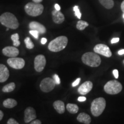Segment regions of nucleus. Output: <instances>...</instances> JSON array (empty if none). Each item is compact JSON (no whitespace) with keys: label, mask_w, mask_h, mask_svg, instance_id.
<instances>
[{"label":"nucleus","mask_w":124,"mask_h":124,"mask_svg":"<svg viewBox=\"0 0 124 124\" xmlns=\"http://www.w3.org/2000/svg\"><path fill=\"white\" fill-rule=\"evenodd\" d=\"M0 23L2 25L12 29H16L19 27L16 17L10 12H5L1 15Z\"/></svg>","instance_id":"1"},{"label":"nucleus","mask_w":124,"mask_h":124,"mask_svg":"<svg viewBox=\"0 0 124 124\" xmlns=\"http://www.w3.org/2000/svg\"><path fill=\"white\" fill-rule=\"evenodd\" d=\"M68 43V39L64 36H59L49 43L48 49L54 52H59L66 47Z\"/></svg>","instance_id":"2"},{"label":"nucleus","mask_w":124,"mask_h":124,"mask_svg":"<svg viewBox=\"0 0 124 124\" xmlns=\"http://www.w3.org/2000/svg\"><path fill=\"white\" fill-rule=\"evenodd\" d=\"M82 62L91 67H97L101 63L100 56L95 52H86L82 56Z\"/></svg>","instance_id":"3"},{"label":"nucleus","mask_w":124,"mask_h":124,"mask_svg":"<svg viewBox=\"0 0 124 124\" xmlns=\"http://www.w3.org/2000/svg\"><path fill=\"white\" fill-rule=\"evenodd\" d=\"M106 101L103 98H97L93 100L91 105V111L94 117L101 115L106 108Z\"/></svg>","instance_id":"4"},{"label":"nucleus","mask_w":124,"mask_h":124,"mask_svg":"<svg viewBox=\"0 0 124 124\" xmlns=\"http://www.w3.org/2000/svg\"><path fill=\"white\" fill-rule=\"evenodd\" d=\"M25 11L31 16L36 17L42 14L44 7L40 3L29 2L25 6Z\"/></svg>","instance_id":"5"},{"label":"nucleus","mask_w":124,"mask_h":124,"mask_svg":"<svg viewBox=\"0 0 124 124\" xmlns=\"http://www.w3.org/2000/svg\"><path fill=\"white\" fill-rule=\"evenodd\" d=\"M122 90L121 83L117 80H110L104 86V90L107 94L110 95L117 94Z\"/></svg>","instance_id":"6"},{"label":"nucleus","mask_w":124,"mask_h":124,"mask_svg":"<svg viewBox=\"0 0 124 124\" xmlns=\"http://www.w3.org/2000/svg\"><path fill=\"white\" fill-rule=\"evenodd\" d=\"M56 85V84L53 79L46 78L40 83V88L43 92L49 93L54 90Z\"/></svg>","instance_id":"7"},{"label":"nucleus","mask_w":124,"mask_h":124,"mask_svg":"<svg viewBox=\"0 0 124 124\" xmlns=\"http://www.w3.org/2000/svg\"><path fill=\"white\" fill-rule=\"evenodd\" d=\"M8 64L10 67L16 70H20L24 68L25 66V60L20 58H10L7 60Z\"/></svg>","instance_id":"8"},{"label":"nucleus","mask_w":124,"mask_h":124,"mask_svg":"<svg viewBox=\"0 0 124 124\" xmlns=\"http://www.w3.org/2000/svg\"><path fill=\"white\" fill-rule=\"evenodd\" d=\"M94 51L95 53L100 54L107 58H110L112 55L110 49L106 45L103 44H98L94 46Z\"/></svg>","instance_id":"9"},{"label":"nucleus","mask_w":124,"mask_h":124,"mask_svg":"<svg viewBox=\"0 0 124 124\" xmlns=\"http://www.w3.org/2000/svg\"><path fill=\"white\" fill-rule=\"evenodd\" d=\"M46 64V59L44 55H39L36 56L34 61L35 69L37 72H41L44 69Z\"/></svg>","instance_id":"10"},{"label":"nucleus","mask_w":124,"mask_h":124,"mask_svg":"<svg viewBox=\"0 0 124 124\" xmlns=\"http://www.w3.org/2000/svg\"><path fill=\"white\" fill-rule=\"evenodd\" d=\"M2 54L6 56L9 58L17 57L19 54V50L17 48L16 46H8L2 49Z\"/></svg>","instance_id":"11"},{"label":"nucleus","mask_w":124,"mask_h":124,"mask_svg":"<svg viewBox=\"0 0 124 124\" xmlns=\"http://www.w3.org/2000/svg\"><path fill=\"white\" fill-rule=\"evenodd\" d=\"M36 118L35 110L32 107H28L24 111V121L25 123H29Z\"/></svg>","instance_id":"12"},{"label":"nucleus","mask_w":124,"mask_h":124,"mask_svg":"<svg viewBox=\"0 0 124 124\" xmlns=\"http://www.w3.org/2000/svg\"><path fill=\"white\" fill-rule=\"evenodd\" d=\"M93 84L91 81H86L84 82L78 89V92L82 95H86L88 94L93 89Z\"/></svg>","instance_id":"13"},{"label":"nucleus","mask_w":124,"mask_h":124,"mask_svg":"<svg viewBox=\"0 0 124 124\" xmlns=\"http://www.w3.org/2000/svg\"><path fill=\"white\" fill-rule=\"evenodd\" d=\"M29 27L31 30L37 31L39 34H44L46 31V27L43 24L36 21L31 22L29 24Z\"/></svg>","instance_id":"14"},{"label":"nucleus","mask_w":124,"mask_h":124,"mask_svg":"<svg viewBox=\"0 0 124 124\" xmlns=\"http://www.w3.org/2000/svg\"><path fill=\"white\" fill-rule=\"evenodd\" d=\"M9 77V71L5 65L0 64V83L7 81Z\"/></svg>","instance_id":"15"},{"label":"nucleus","mask_w":124,"mask_h":124,"mask_svg":"<svg viewBox=\"0 0 124 124\" xmlns=\"http://www.w3.org/2000/svg\"><path fill=\"white\" fill-rule=\"evenodd\" d=\"M52 16L53 21L56 24H62L64 21V16L60 10H53L52 12Z\"/></svg>","instance_id":"16"},{"label":"nucleus","mask_w":124,"mask_h":124,"mask_svg":"<svg viewBox=\"0 0 124 124\" xmlns=\"http://www.w3.org/2000/svg\"><path fill=\"white\" fill-rule=\"evenodd\" d=\"M54 108L59 114H63L65 111V105L62 101H56L53 103Z\"/></svg>","instance_id":"17"},{"label":"nucleus","mask_w":124,"mask_h":124,"mask_svg":"<svg viewBox=\"0 0 124 124\" xmlns=\"http://www.w3.org/2000/svg\"><path fill=\"white\" fill-rule=\"evenodd\" d=\"M77 120L79 122L85 124H89L91 123V117L89 114L85 113H81L78 116Z\"/></svg>","instance_id":"18"},{"label":"nucleus","mask_w":124,"mask_h":124,"mask_svg":"<svg viewBox=\"0 0 124 124\" xmlns=\"http://www.w3.org/2000/svg\"><path fill=\"white\" fill-rule=\"evenodd\" d=\"M17 105V102L16 101L12 98H8L3 102V106L6 108H13Z\"/></svg>","instance_id":"19"},{"label":"nucleus","mask_w":124,"mask_h":124,"mask_svg":"<svg viewBox=\"0 0 124 124\" xmlns=\"http://www.w3.org/2000/svg\"><path fill=\"white\" fill-rule=\"evenodd\" d=\"M66 108L67 111L71 114H75L79 111V107L78 105L73 103H68L67 105Z\"/></svg>","instance_id":"20"},{"label":"nucleus","mask_w":124,"mask_h":124,"mask_svg":"<svg viewBox=\"0 0 124 124\" xmlns=\"http://www.w3.org/2000/svg\"><path fill=\"white\" fill-rule=\"evenodd\" d=\"M101 4L105 8L110 9L114 7V1L113 0H99Z\"/></svg>","instance_id":"21"},{"label":"nucleus","mask_w":124,"mask_h":124,"mask_svg":"<svg viewBox=\"0 0 124 124\" xmlns=\"http://www.w3.org/2000/svg\"><path fill=\"white\" fill-rule=\"evenodd\" d=\"M16 88V85L14 82H11L6 85L2 88V91L4 93H10L13 91Z\"/></svg>","instance_id":"22"},{"label":"nucleus","mask_w":124,"mask_h":124,"mask_svg":"<svg viewBox=\"0 0 124 124\" xmlns=\"http://www.w3.org/2000/svg\"><path fill=\"white\" fill-rule=\"evenodd\" d=\"M88 26H89L88 23H87L86 21L80 20V21H78L77 24V28L78 29V30L83 31L84 30L86 27H87Z\"/></svg>","instance_id":"23"},{"label":"nucleus","mask_w":124,"mask_h":124,"mask_svg":"<svg viewBox=\"0 0 124 124\" xmlns=\"http://www.w3.org/2000/svg\"><path fill=\"white\" fill-rule=\"evenodd\" d=\"M11 39L13 41V46L17 47L20 45L19 41V35L18 33L13 34L11 36Z\"/></svg>","instance_id":"24"},{"label":"nucleus","mask_w":124,"mask_h":124,"mask_svg":"<svg viewBox=\"0 0 124 124\" xmlns=\"http://www.w3.org/2000/svg\"><path fill=\"white\" fill-rule=\"evenodd\" d=\"M24 42H25V44L26 45V46H27V48L28 49H32L33 48L34 46V44L33 43V42L32 41V40H31V39L29 38V37H27V38H26L24 40Z\"/></svg>","instance_id":"25"},{"label":"nucleus","mask_w":124,"mask_h":124,"mask_svg":"<svg viewBox=\"0 0 124 124\" xmlns=\"http://www.w3.org/2000/svg\"><path fill=\"white\" fill-rule=\"evenodd\" d=\"M74 11L75 12V16L77 17L78 18H79V19H80V18H81V13H80V10L79 9V8L78 6H75V7H74Z\"/></svg>","instance_id":"26"},{"label":"nucleus","mask_w":124,"mask_h":124,"mask_svg":"<svg viewBox=\"0 0 124 124\" xmlns=\"http://www.w3.org/2000/svg\"><path fill=\"white\" fill-rule=\"evenodd\" d=\"M29 33H30L31 35H32L36 39H38L39 38V33L37 31H35V30H31L29 31Z\"/></svg>","instance_id":"27"},{"label":"nucleus","mask_w":124,"mask_h":124,"mask_svg":"<svg viewBox=\"0 0 124 124\" xmlns=\"http://www.w3.org/2000/svg\"><path fill=\"white\" fill-rule=\"evenodd\" d=\"M53 79L55 80L56 84V85H59L60 83V79L59 77V76L56 74H55V75H53Z\"/></svg>","instance_id":"28"},{"label":"nucleus","mask_w":124,"mask_h":124,"mask_svg":"<svg viewBox=\"0 0 124 124\" xmlns=\"http://www.w3.org/2000/svg\"><path fill=\"white\" fill-rule=\"evenodd\" d=\"M8 124H18V122H17V121H16L15 119L13 118H10L9 119V120L7 122Z\"/></svg>","instance_id":"29"},{"label":"nucleus","mask_w":124,"mask_h":124,"mask_svg":"<svg viewBox=\"0 0 124 124\" xmlns=\"http://www.w3.org/2000/svg\"><path fill=\"white\" fill-rule=\"evenodd\" d=\"M80 81V78L77 79H76L75 81L72 83V87H75V86H78V85H79V83Z\"/></svg>","instance_id":"30"},{"label":"nucleus","mask_w":124,"mask_h":124,"mask_svg":"<svg viewBox=\"0 0 124 124\" xmlns=\"http://www.w3.org/2000/svg\"><path fill=\"white\" fill-rule=\"evenodd\" d=\"M113 75L114 76V77H115L116 79L118 78V71L117 70H114L113 71Z\"/></svg>","instance_id":"31"},{"label":"nucleus","mask_w":124,"mask_h":124,"mask_svg":"<svg viewBox=\"0 0 124 124\" xmlns=\"http://www.w3.org/2000/svg\"><path fill=\"white\" fill-rule=\"evenodd\" d=\"M120 41V39L119 38H114L111 40V44H114Z\"/></svg>","instance_id":"32"},{"label":"nucleus","mask_w":124,"mask_h":124,"mask_svg":"<svg viewBox=\"0 0 124 124\" xmlns=\"http://www.w3.org/2000/svg\"><path fill=\"white\" fill-rule=\"evenodd\" d=\"M86 100V98L85 97H79L78 98V101L79 102H84Z\"/></svg>","instance_id":"33"},{"label":"nucleus","mask_w":124,"mask_h":124,"mask_svg":"<svg viewBox=\"0 0 124 124\" xmlns=\"http://www.w3.org/2000/svg\"><path fill=\"white\" fill-rule=\"evenodd\" d=\"M31 124H41V122L39 120H35L33 121L32 122H31Z\"/></svg>","instance_id":"34"},{"label":"nucleus","mask_w":124,"mask_h":124,"mask_svg":"<svg viewBox=\"0 0 124 124\" xmlns=\"http://www.w3.org/2000/svg\"><path fill=\"white\" fill-rule=\"evenodd\" d=\"M47 41V40L46 38H42L41 40V43L42 44H45Z\"/></svg>","instance_id":"35"},{"label":"nucleus","mask_w":124,"mask_h":124,"mask_svg":"<svg viewBox=\"0 0 124 124\" xmlns=\"http://www.w3.org/2000/svg\"><path fill=\"white\" fill-rule=\"evenodd\" d=\"M55 8L56 10H60V7L59 5H58V4H56L55 5Z\"/></svg>","instance_id":"36"},{"label":"nucleus","mask_w":124,"mask_h":124,"mask_svg":"<svg viewBox=\"0 0 124 124\" xmlns=\"http://www.w3.org/2000/svg\"><path fill=\"white\" fill-rule=\"evenodd\" d=\"M3 117H4V113H3L2 111L0 110V121L2 120Z\"/></svg>","instance_id":"37"},{"label":"nucleus","mask_w":124,"mask_h":124,"mask_svg":"<svg viewBox=\"0 0 124 124\" xmlns=\"http://www.w3.org/2000/svg\"><path fill=\"white\" fill-rule=\"evenodd\" d=\"M121 8L122 11L124 13V1H123V2H122L121 5Z\"/></svg>","instance_id":"38"},{"label":"nucleus","mask_w":124,"mask_h":124,"mask_svg":"<svg viewBox=\"0 0 124 124\" xmlns=\"http://www.w3.org/2000/svg\"><path fill=\"white\" fill-rule=\"evenodd\" d=\"M118 54L119 55H123V54H124V49H121L120 51H118Z\"/></svg>","instance_id":"39"},{"label":"nucleus","mask_w":124,"mask_h":124,"mask_svg":"<svg viewBox=\"0 0 124 124\" xmlns=\"http://www.w3.org/2000/svg\"><path fill=\"white\" fill-rule=\"evenodd\" d=\"M33 1L34 2L36 3H40L41 2V1H43V0H33Z\"/></svg>","instance_id":"40"},{"label":"nucleus","mask_w":124,"mask_h":124,"mask_svg":"<svg viewBox=\"0 0 124 124\" xmlns=\"http://www.w3.org/2000/svg\"><path fill=\"white\" fill-rule=\"evenodd\" d=\"M123 17H124V14H123Z\"/></svg>","instance_id":"41"}]
</instances>
